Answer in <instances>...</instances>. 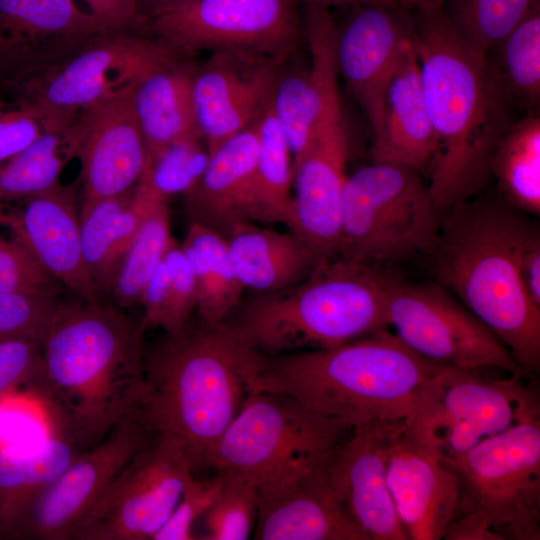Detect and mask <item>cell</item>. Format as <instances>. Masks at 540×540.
Here are the masks:
<instances>
[{
  "label": "cell",
  "mask_w": 540,
  "mask_h": 540,
  "mask_svg": "<svg viewBox=\"0 0 540 540\" xmlns=\"http://www.w3.org/2000/svg\"><path fill=\"white\" fill-rule=\"evenodd\" d=\"M404 422L351 427L326 463L336 499L368 540H408L387 485L388 447Z\"/></svg>",
  "instance_id": "cell-19"
},
{
  "label": "cell",
  "mask_w": 540,
  "mask_h": 540,
  "mask_svg": "<svg viewBox=\"0 0 540 540\" xmlns=\"http://www.w3.org/2000/svg\"><path fill=\"white\" fill-rule=\"evenodd\" d=\"M257 512L256 487L243 477L226 474L218 495L201 518L205 533L200 539H248L255 527Z\"/></svg>",
  "instance_id": "cell-39"
},
{
  "label": "cell",
  "mask_w": 540,
  "mask_h": 540,
  "mask_svg": "<svg viewBox=\"0 0 540 540\" xmlns=\"http://www.w3.org/2000/svg\"><path fill=\"white\" fill-rule=\"evenodd\" d=\"M442 461L459 487L457 517L444 539H540V416Z\"/></svg>",
  "instance_id": "cell-7"
},
{
  "label": "cell",
  "mask_w": 540,
  "mask_h": 540,
  "mask_svg": "<svg viewBox=\"0 0 540 540\" xmlns=\"http://www.w3.org/2000/svg\"><path fill=\"white\" fill-rule=\"evenodd\" d=\"M186 55L144 32H102L60 63L11 90L59 117L131 90L150 72Z\"/></svg>",
  "instance_id": "cell-11"
},
{
  "label": "cell",
  "mask_w": 540,
  "mask_h": 540,
  "mask_svg": "<svg viewBox=\"0 0 540 540\" xmlns=\"http://www.w3.org/2000/svg\"><path fill=\"white\" fill-rule=\"evenodd\" d=\"M286 58L235 49L214 50L195 68L193 103L208 153L254 125L264 113Z\"/></svg>",
  "instance_id": "cell-16"
},
{
  "label": "cell",
  "mask_w": 540,
  "mask_h": 540,
  "mask_svg": "<svg viewBox=\"0 0 540 540\" xmlns=\"http://www.w3.org/2000/svg\"><path fill=\"white\" fill-rule=\"evenodd\" d=\"M181 246L196 281L200 320L222 323L245 291L235 274L225 238L202 224L190 222Z\"/></svg>",
  "instance_id": "cell-31"
},
{
  "label": "cell",
  "mask_w": 540,
  "mask_h": 540,
  "mask_svg": "<svg viewBox=\"0 0 540 540\" xmlns=\"http://www.w3.org/2000/svg\"><path fill=\"white\" fill-rule=\"evenodd\" d=\"M81 452L53 432L32 448L0 447V540H6L32 499Z\"/></svg>",
  "instance_id": "cell-30"
},
{
  "label": "cell",
  "mask_w": 540,
  "mask_h": 540,
  "mask_svg": "<svg viewBox=\"0 0 540 540\" xmlns=\"http://www.w3.org/2000/svg\"><path fill=\"white\" fill-rule=\"evenodd\" d=\"M144 333L104 299L62 303L42 340V374L29 392L53 433L86 451L140 407Z\"/></svg>",
  "instance_id": "cell-2"
},
{
  "label": "cell",
  "mask_w": 540,
  "mask_h": 540,
  "mask_svg": "<svg viewBox=\"0 0 540 540\" xmlns=\"http://www.w3.org/2000/svg\"><path fill=\"white\" fill-rule=\"evenodd\" d=\"M43 369L42 343L27 339L0 341V396L23 387L28 392Z\"/></svg>",
  "instance_id": "cell-46"
},
{
  "label": "cell",
  "mask_w": 540,
  "mask_h": 540,
  "mask_svg": "<svg viewBox=\"0 0 540 540\" xmlns=\"http://www.w3.org/2000/svg\"><path fill=\"white\" fill-rule=\"evenodd\" d=\"M447 0H396L398 6L408 12L416 10H436L444 8Z\"/></svg>",
  "instance_id": "cell-51"
},
{
  "label": "cell",
  "mask_w": 540,
  "mask_h": 540,
  "mask_svg": "<svg viewBox=\"0 0 540 540\" xmlns=\"http://www.w3.org/2000/svg\"><path fill=\"white\" fill-rule=\"evenodd\" d=\"M349 139L344 115L324 125L292 164L290 231L321 259L338 256Z\"/></svg>",
  "instance_id": "cell-23"
},
{
  "label": "cell",
  "mask_w": 540,
  "mask_h": 540,
  "mask_svg": "<svg viewBox=\"0 0 540 540\" xmlns=\"http://www.w3.org/2000/svg\"><path fill=\"white\" fill-rule=\"evenodd\" d=\"M520 278L531 302L540 308V236L536 229L527 239L520 260Z\"/></svg>",
  "instance_id": "cell-49"
},
{
  "label": "cell",
  "mask_w": 540,
  "mask_h": 540,
  "mask_svg": "<svg viewBox=\"0 0 540 540\" xmlns=\"http://www.w3.org/2000/svg\"><path fill=\"white\" fill-rule=\"evenodd\" d=\"M203 142H176L153 158L148 157L149 178L160 195L167 199L175 194L185 195L195 186L209 160V153Z\"/></svg>",
  "instance_id": "cell-41"
},
{
  "label": "cell",
  "mask_w": 540,
  "mask_h": 540,
  "mask_svg": "<svg viewBox=\"0 0 540 540\" xmlns=\"http://www.w3.org/2000/svg\"><path fill=\"white\" fill-rule=\"evenodd\" d=\"M154 434L139 408L124 417L32 499L6 540H70L112 480Z\"/></svg>",
  "instance_id": "cell-15"
},
{
  "label": "cell",
  "mask_w": 540,
  "mask_h": 540,
  "mask_svg": "<svg viewBox=\"0 0 540 540\" xmlns=\"http://www.w3.org/2000/svg\"><path fill=\"white\" fill-rule=\"evenodd\" d=\"M351 427L276 391L252 390L218 440L209 469L250 481L263 498L326 461Z\"/></svg>",
  "instance_id": "cell-8"
},
{
  "label": "cell",
  "mask_w": 540,
  "mask_h": 540,
  "mask_svg": "<svg viewBox=\"0 0 540 540\" xmlns=\"http://www.w3.org/2000/svg\"><path fill=\"white\" fill-rule=\"evenodd\" d=\"M539 0H447L444 11L457 32L488 53L522 21Z\"/></svg>",
  "instance_id": "cell-37"
},
{
  "label": "cell",
  "mask_w": 540,
  "mask_h": 540,
  "mask_svg": "<svg viewBox=\"0 0 540 540\" xmlns=\"http://www.w3.org/2000/svg\"><path fill=\"white\" fill-rule=\"evenodd\" d=\"M444 367L383 329L333 348L262 355L251 390L287 394L353 427L406 420L421 389Z\"/></svg>",
  "instance_id": "cell-5"
},
{
  "label": "cell",
  "mask_w": 540,
  "mask_h": 540,
  "mask_svg": "<svg viewBox=\"0 0 540 540\" xmlns=\"http://www.w3.org/2000/svg\"><path fill=\"white\" fill-rule=\"evenodd\" d=\"M410 14L435 135L428 188L443 215L486 185L493 152L522 110L488 54L457 32L443 8Z\"/></svg>",
  "instance_id": "cell-1"
},
{
  "label": "cell",
  "mask_w": 540,
  "mask_h": 540,
  "mask_svg": "<svg viewBox=\"0 0 540 540\" xmlns=\"http://www.w3.org/2000/svg\"><path fill=\"white\" fill-rule=\"evenodd\" d=\"M490 57L505 86L527 113H538L540 102V4L493 50Z\"/></svg>",
  "instance_id": "cell-36"
},
{
  "label": "cell",
  "mask_w": 540,
  "mask_h": 540,
  "mask_svg": "<svg viewBox=\"0 0 540 540\" xmlns=\"http://www.w3.org/2000/svg\"><path fill=\"white\" fill-rule=\"evenodd\" d=\"M389 327L423 358L467 370L526 374L497 336L444 287L396 273L387 289Z\"/></svg>",
  "instance_id": "cell-12"
},
{
  "label": "cell",
  "mask_w": 540,
  "mask_h": 540,
  "mask_svg": "<svg viewBox=\"0 0 540 540\" xmlns=\"http://www.w3.org/2000/svg\"><path fill=\"white\" fill-rule=\"evenodd\" d=\"M102 32L74 0H0V87L13 90Z\"/></svg>",
  "instance_id": "cell-18"
},
{
  "label": "cell",
  "mask_w": 540,
  "mask_h": 540,
  "mask_svg": "<svg viewBox=\"0 0 540 540\" xmlns=\"http://www.w3.org/2000/svg\"><path fill=\"white\" fill-rule=\"evenodd\" d=\"M76 133V120L46 131L0 164V202L24 200L60 185L65 165L76 157Z\"/></svg>",
  "instance_id": "cell-33"
},
{
  "label": "cell",
  "mask_w": 540,
  "mask_h": 540,
  "mask_svg": "<svg viewBox=\"0 0 540 540\" xmlns=\"http://www.w3.org/2000/svg\"><path fill=\"white\" fill-rule=\"evenodd\" d=\"M193 475L180 444L155 433L112 480L70 540H152Z\"/></svg>",
  "instance_id": "cell-14"
},
{
  "label": "cell",
  "mask_w": 540,
  "mask_h": 540,
  "mask_svg": "<svg viewBox=\"0 0 540 540\" xmlns=\"http://www.w3.org/2000/svg\"><path fill=\"white\" fill-rule=\"evenodd\" d=\"M435 135L411 38L388 80L379 131L373 136L372 162L422 170L430 163Z\"/></svg>",
  "instance_id": "cell-27"
},
{
  "label": "cell",
  "mask_w": 540,
  "mask_h": 540,
  "mask_svg": "<svg viewBox=\"0 0 540 540\" xmlns=\"http://www.w3.org/2000/svg\"><path fill=\"white\" fill-rule=\"evenodd\" d=\"M420 170L372 162L344 184L338 256L382 270L432 256L441 229Z\"/></svg>",
  "instance_id": "cell-9"
},
{
  "label": "cell",
  "mask_w": 540,
  "mask_h": 540,
  "mask_svg": "<svg viewBox=\"0 0 540 540\" xmlns=\"http://www.w3.org/2000/svg\"><path fill=\"white\" fill-rule=\"evenodd\" d=\"M22 201L17 211H4L2 226L42 270L78 299L102 300L83 256L77 185L60 184Z\"/></svg>",
  "instance_id": "cell-21"
},
{
  "label": "cell",
  "mask_w": 540,
  "mask_h": 540,
  "mask_svg": "<svg viewBox=\"0 0 540 540\" xmlns=\"http://www.w3.org/2000/svg\"><path fill=\"white\" fill-rule=\"evenodd\" d=\"M444 367L421 389L405 430L440 458L457 457L515 423L540 416L524 375Z\"/></svg>",
  "instance_id": "cell-10"
},
{
  "label": "cell",
  "mask_w": 540,
  "mask_h": 540,
  "mask_svg": "<svg viewBox=\"0 0 540 540\" xmlns=\"http://www.w3.org/2000/svg\"><path fill=\"white\" fill-rule=\"evenodd\" d=\"M350 8L346 20L337 28V68L374 136L381 126L388 80L412 35V18L410 12L401 8Z\"/></svg>",
  "instance_id": "cell-22"
},
{
  "label": "cell",
  "mask_w": 540,
  "mask_h": 540,
  "mask_svg": "<svg viewBox=\"0 0 540 540\" xmlns=\"http://www.w3.org/2000/svg\"><path fill=\"white\" fill-rule=\"evenodd\" d=\"M258 151L255 165L257 221L288 224L293 201L292 154L271 109L256 123Z\"/></svg>",
  "instance_id": "cell-34"
},
{
  "label": "cell",
  "mask_w": 540,
  "mask_h": 540,
  "mask_svg": "<svg viewBox=\"0 0 540 540\" xmlns=\"http://www.w3.org/2000/svg\"><path fill=\"white\" fill-rule=\"evenodd\" d=\"M300 0H176L151 12L148 32L188 56L246 50L286 58L303 28Z\"/></svg>",
  "instance_id": "cell-13"
},
{
  "label": "cell",
  "mask_w": 540,
  "mask_h": 540,
  "mask_svg": "<svg viewBox=\"0 0 540 540\" xmlns=\"http://www.w3.org/2000/svg\"><path fill=\"white\" fill-rule=\"evenodd\" d=\"M167 201L159 197L152 205L117 268L110 295L121 309L139 303L144 286L163 260L173 238Z\"/></svg>",
  "instance_id": "cell-35"
},
{
  "label": "cell",
  "mask_w": 540,
  "mask_h": 540,
  "mask_svg": "<svg viewBox=\"0 0 540 540\" xmlns=\"http://www.w3.org/2000/svg\"><path fill=\"white\" fill-rule=\"evenodd\" d=\"M174 1L176 0H138V4L140 12L146 18L154 10Z\"/></svg>",
  "instance_id": "cell-52"
},
{
  "label": "cell",
  "mask_w": 540,
  "mask_h": 540,
  "mask_svg": "<svg viewBox=\"0 0 540 540\" xmlns=\"http://www.w3.org/2000/svg\"><path fill=\"white\" fill-rule=\"evenodd\" d=\"M395 271L336 256L287 288L242 297L225 321L258 353L328 349L388 329Z\"/></svg>",
  "instance_id": "cell-6"
},
{
  "label": "cell",
  "mask_w": 540,
  "mask_h": 540,
  "mask_svg": "<svg viewBox=\"0 0 540 540\" xmlns=\"http://www.w3.org/2000/svg\"><path fill=\"white\" fill-rule=\"evenodd\" d=\"M303 32L310 63L281 72L271 100L276 122L286 138L292 164L312 144L318 131L343 116L336 62L338 25L330 9L302 5Z\"/></svg>",
  "instance_id": "cell-17"
},
{
  "label": "cell",
  "mask_w": 540,
  "mask_h": 540,
  "mask_svg": "<svg viewBox=\"0 0 540 540\" xmlns=\"http://www.w3.org/2000/svg\"><path fill=\"white\" fill-rule=\"evenodd\" d=\"M287 487L258 499V540H368L336 499L326 463Z\"/></svg>",
  "instance_id": "cell-26"
},
{
  "label": "cell",
  "mask_w": 540,
  "mask_h": 540,
  "mask_svg": "<svg viewBox=\"0 0 540 540\" xmlns=\"http://www.w3.org/2000/svg\"><path fill=\"white\" fill-rule=\"evenodd\" d=\"M503 200L525 214L540 213V117L521 116L497 144L490 162Z\"/></svg>",
  "instance_id": "cell-32"
},
{
  "label": "cell",
  "mask_w": 540,
  "mask_h": 540,
  "mask_svg": "<svg viewBox=\"0 0 540 540\" xmlns=\"http://www.w3.org/2000/svg\"><path fill=\"white\" fill-rule=\"evenodd\" d=\"M75 120L51 114L16 95L9 100L0 96V164L44 132L65 127Z\"/></svg>",
  "instance_id": "cell-42"
},
{
  "label": "cell",
  "mask_w": 540,
  "mask_h": 540,
  "mask_svg": "<svg viewBox=\"0 0 540 540\" xmlns=\"http://www.w3.org/2000/svg\"><path fill=\"white\" fill-rule=\"evenodd\" d=\"M256 123L209 154L200 179L184 195L190 222L202 224L224 236L235 224L257 221Z\"/></svg>",
  "instance_id": "cell-25"
},
{
  "label": "cell",
  "mask_w": 540,
  "mask_h": 540,
  "mask_svg": "<svg viewBox=\"0 0 540 540\" xmlns=\"http://www.w3.org/2000/svg\"><path fill=\"white\" fill-rule=\"evenodd\" d=\"M163 261L168 273L170 295L169 326L165 333H175L187 325L196 309L197 286L181 243L174 238L169 243Z\"/></svg>",
  "instance_id": "cell-45"
},
{
  "label": "cell",
  "mask_w": 540,
  "mask_h": 540,
  "mask_svg": "<svg viewBox=\"0 0 540 540\" xmlns=\"http://www.w3.org/2000/svg\"><path fill=\"white\" fill-rule=\"evenodd\" d=\"M235 274L245 290L274 292L305 279L322 261L293 232L235 224L223 236Z\"/></svg>",
  "instance_id": "cell-28"
},
{
  "label": "cell",
  "mask_w": 540,
  "mask_h": 540,
  "mask_svg": "<svg viewBox=\"0 0 540 540\" xmlns=\"http://www.w3.org/2000/svg\"><path fill=\"white\" fill-rule=\"evenodd\" d=\"M262 354L226 322L165 333L144 350L140 411L154 433L176 440L194 475L211 454L252 388Z\"/></svg>",
  "instance_id": "cell-3"
},
{
  "label": "cell",
  "mask_w": 540,
  "mask_h": 540,
  "mask_svg": "<svg viewBox=\"0 0 540 540\" xmlns=\"http://www.w3.org/2000/svg\"><path fill=\"white\" fill-rule=\"evenodd\" d=\"M58 294L36 290L0 291V341L42 340L61 307Z\"/></svg>",
  "instance_id": "cell-40"
},
{
  "label": "cell",
  "mask_w": 540,
  "mask_h": 540,
  "mask_svg": "<svg viewBox=\"0 0 540 540\" xmlns=\"http://www.w3.org/2000/svg\"><path fill=\"white\" fill-rule=\"evenodd\" d=\"M194 71L185 58L179 59L150 72L133 89V109L149 158L173 143L203 140L193 103Z\"/></svg>",
  "instance_id": "cell-29"
},
{
  "label": "cell",
  "mask_w": 540,
  "mask_h": 540,
  "mask_svg": "<svg viewBox=\"0 0 540 540\" xmlns=\"http://www.w3.org/2000/svg\"><path fill=\"white\" fill-rule=\"evenodd\" d=\"M133 89L78 113L76 157L81 163L82 202L129 192L145 172L149 158L133 109Z\"/></svg>",
  "instance_id": "cell-20"
},
{
  "label": "cell",
  "mask_w": 540,
  "mask_h": 540,
  "mask_svg": "<svg viewBox=\"0 0 540 540\" xmlns=\"http://www.w3.org/2000/svg\"><path fill=\"white\" fill-rule=\"evenodd\" d=\"M133 190L113 197L82 202L80 207L83 256L102 296L110 295L114 279L111 250L116 220L129 202Z\"/></svg>",
  "instance_id": "cell-38"
},
{
  "label": "cell",
  "mask_w": 540,
  "mask_h": 540,
  "mask_svg": "<svg viewBox=\"0 0 540 540\" xmlns=\"http://www.w3.org/2000/svg\"><path fill=\"white\" fill-rule=\"evenodd\" d=\"M139 303L143 307V315L139 323L144 332L154 328H160L167 332L170 295L168 273L163 260L144 286Z\"/></svg>",
  "instance_id": "cell-48"
},
{
  "label": "cell",
  "mask_w": 540,
  "mask_h": 540,
  "mask_svg": "<svg viewBox=\"0 0 540 540\" xmlns=\"http://www.w3.org/2000/svg\"><path fill=\"white\" fill-rule=\"evenodd\" d=\"M301 4L331 9L333 7H355L377 5L387 8H400L396 0H300Z\"/></svg>",
  "instance_id": "cell-50"
},
{
  "label": "cell",
  "mask_w": 540,
  "mask_h": 540,
  "mask_svg": "<svg viewBox=\"0 0 540 540\" xmlns=\"http://www.w3.org/2000/svg\"><path fill=\"white\" fill-rule=\"evenodd\" d=\"M3 214L0 202V226ZM60 288L17 241L0 234V291L36 290L58 294Z\"/></svg>",
  "instance_id": "cell-44"
},
{
  "label": "cell",
  "mask_w": 540,
  "mask_h": 540,
  "mask_svg": "<svg viewBox=\"0 0 540 540\" xmlns=\"http://www.w3.org/2000/svg\"><path fill=\"white\" fill-rule=\"evenodd\" d=\"M526 215L501 196L459 202L443 213L431 257L435 282L497 336L528 376L540 366V308L520 278L522 251L536 230Z\"/></svg>",
  "instance_id": "cell-4"
},
{
  "label": "cell",
  "mask_w": 540,
  "mask_h": 540,
  "mask_svg": "<svg viewBox=\"0 0 540 540\" xmlns=\"http://www.w3.org/2000/svg\"><path fill=\"white\" fill-rule=\"evenodd\" d=\"M387 485L408 540H441L457 517L456 475L411 437L405 422L387 452Z\"/></svg>",
  "instance_id": "cell-24"
},
{
  "label": "cell",
  "mask_w": 540,
  "mask_h": 540,
  "mask_svg": "<svg viewBox=\"0 0 540 540\" xmlns=\"http://www.w3.org/2000/svg\"><path fill=\"white\" fill-rule=\"evenodd\" d=\"M88 12L104 32H144L147 20L139 9L138 0H84Z\"/></svg>",
  "instance_id": "cell-47"
},
{
  "label": "cell",
  "mask_w": 540,
  "mask_h": 540,
  "mask_svg": "<svg viewBox=\"0 0 540 540\" xmlns=\"http://www.w3.org/2000/svg\"><path fill=\"white\" fill-rule=\"evenodd\" d=\"M225 479L226 474L222 472L208 478L191 476L173 512L152 540L198 539L193 533L194 525L208 510Z\"/></svg>",
  "instance_id": "cell-43"
}]
</instances>
